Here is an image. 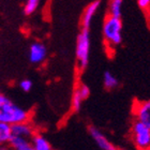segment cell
Here are the masks:
<instances>
[{
  "instance_id": "8fae6325",
  "label": "cell",
  "mask_w": 150,
  "mask_h": 150,
  "mask_svg": "<svg viewBox=\"0 0 150 150\" xmlns=\"http://www.w3.org/2000/svg\"><path fill=\"white\" fill-rule=\"evenodd\" d=\"M9 144L15 150H33L31 139H26V138L17 137V136H11Z\"/></svg>"
},
{
  "instance_id": "30bf717a",
  "label": "cell",
  "mask_w": 150,
  "mask_h": 150,
  "mask_svg": "<svg viewBox=\"0 0 150 150\" xmlns=\"http://www.w3.org/2000/svg\"><path fill=\"white\" fill-rule=\"evenodd\" d=\"M100 8V1H93L91 2L89 6L85 9L84 14H83V18H81V24H83V27L86 29H88L90 27L91 23H92V19H93L96 13L98 12V10Z\"/></svg>"
},
{
  "instance_id": "3957f363",
  "label": "cell",
  "mask_w": 150,
  "mask_h": 150,
  "mask_svg": "<svg viewBox=\"0 0 150 150\" xmlns=\"http://www.w3.org/2000/svg\"><path fill=\"white\" fill-rule=\"evenodd\" d=\"M89 52H90V37L88 29L83 28V31L78 35L76 42V60L77 67L84 70L89 61Z\"/></svg>"
},
{
  "instance_id": "e0dca14e",
  "label": "cell",
  "mask_w": 150,
  "mask_h": 150,
  "mask_svg": "<svg viewBox=\"0 0 150 150\" xmlns=\"http://www.w3.org/2000/svg\"><path fill=\"white\" fill-rule=\"evenodd\" d=\"M19 88L22 89L24 92H29L32 89V81L30 79H23L19 83Z\"/></svg>"
},
{
  "instance_id": "7a4b0ae2",
  "label": "cell",
  "mask_w": 150,
  "mask_h": 150,
  "mask_svg": "<svg viewBox=\"0 0 150 150\" xmlns=\"http://www.w3.org/2000/svg\"><path fill=\"white\" fill-rule=\"evenodd\" d=\"M104 40L110 47L118 46L122 40V23L120 17L108 15L103 24Z\"/></svg>"
},
{
  "instance_id": "4fadbf2b",
  "label": "cell",
  "mask_w": 150,
  "mask_h": 150,
  "mask_svg": "<svg viewBox=\"0 0 150 150\" xmlns=\"http://www.w3.org/2000/svg\"><path fill=\"white\" fill-rule=\"evenodd\" d=\"M122 13V0H110L108 15L120 17Z\"/></svg>"
},
{
  "instance_id": "ba28073f",
  "label": "cell",
  "mask_w": 150,
  "mask_h": 150,
  "mask_svg": "<svg viewBox=\"0 0 150 150\" xmlns=\"http://www.w3.org/2000/svg\"><path fill=\"white\" fill-rule=\"evenodd\" d=\"M89 94H90V90L86 85L81 84L76 87L72 98V106L75 112L81 110V103L89 97Z\"/></svg>"
},
{
  "instance_id": "9c48e42d",
  "label": "cell",
  "mask_w": 150,
  "mask_h": 150,
  "mask_svg": "<svg viewBox=\"0 0 150 150\" xmlns=\"http://www.w3.org/2000/svg\"><path fill=\"white\" fill-rule=\"evenodd\" d=\"M89 132H90V135H91V137H92V139H93L94 143L97 144V146L100 148V149H102V150H115L116 149V148L114 147V145L107 139L106 136H105L99 129L92 127V128H90Z\"/></svg>"
},
{
  "instance_id": "2e32d148",
  "label": "cell",
  "mask_w": 150,
  "mask_h": 150,
  "mask_svg": "<svg viewBox=\"0 0 150 150\" xmlns=\"http://www.w3.org/2000/svg\"><path fill=\"white\" fill-rule=\"evenodd\" d=\"M103 81H104V86H105L107 89H112V88H115L116 86L118 85V79H117V77L110 72L104 73Z\"/></svg>"
},
{
  "instance_id": "277c9868",
  "label": "cell",
  "mask_w": 150,
  "mask_h": 150,
  "mask_svg": "<svg viewBox=\"0 0 150 150\" xmlns=\"http://www.w3.org/2000/svg\"><path fill=\"white\" fill-rule=\"evenodd\" d=\"M133 144L138 149H150V127L144 122L135 120L131 129Z\"/></svg>"
},
{
  "instance_id": "5bb4252c",
  "label": "cell",
  "mask_w": 150,
  "mask_h": 150,
  "mask_svg": "<svg viewBox=\"0 0 150 150\" xmlns=\"http://www.w3.org/2000/svg\"><path fill=\"white\" fill-rule=\"evenodd\" d=\"M11 137V125L0 122V146L9 144Z\"/></svg>"
},
{
  "instance_id": "ac0fdd59",
  "label": "cell",
  "mask_w": 150,
  "mask_h": 150,
  "mask_svg": "<svg viewBox=\"0 0 150 150\" xmlns=\"http://www.w3.org/2000/svg\"><path fill=\"white\" fill-rule=\"evenodd\" d=\"M137 3L143 11H148L150 9V0H137Z\"/></svg>"
},
{
  "instance_id": "8992f818",
  "label": "cell",
  "mask_w": 150,
  "mask_h": 150,
  "mask_svg": "<svg viewBox=\"0 0 150 150\" xmlns=\"http://www.w3.org/2000/svg\"><path fill=\"white\" fill-rule=\"evenodd\" d=\"M28 55L30 62L35 63V64H40L46 58L47 50L44 44L40 43V42H35V43H32L29 47Z\"/></svg>"
},
{
  "instance_id": "7c38bea8",
  "label": "cell",
  "mask_w": 150,
  "mask_h": 150,
  "mask_svg": "<svg viewBox=\"0 0 150 150\" xmlns=\"http://www.w3.org/2000/svg\"><path fill=\"white\" fill-rule=\"evenodd\" d=\"M32 143V149L33 150H50V142L41 134H35L31 139Z\"/></svg>"
},
{
  "instance_id": "9a60e30c",
  "label": "cell",
  "mask_w": 150,
  "mask_h": 150,
  "mask_svg": "<svg viewBox=\"0 0 150 150\" xmlns=\"http://www.w3.org/2000/svg\"><path fill=\"white\" fill-rule=\"evenodd\" d=\"M42 0H26L25 6H24V12L26 15H31L38 10L40 6Z\"/></svg>"
},
{
  "instance_id": "5b68a950",
  "label": "cell",
  "mask_w": 150,
  "mask_h": 150,
  "mask_svg": "<svg viewBox=\"0 0 150 150\" xmlns=\"http://www.w3.org/2000/svg\"><path fill=\"white\" fill-rule=\"evenodd\" d=\"M35 129L29 121L18 122L11 125V136H17V137L26 138V139H32L35 135Z\"/></svg>"
},
{
  "instance_id": "6da1fadb",
  "label": "cell",
  "mask_w": 150,
  "mask_h": 150,
  "mask_svg": "<svg viewBox=\"0 0 150 150\" xmlns=\"http://www.w3.org/2000/svg\"><path fill=\"white\" fill-rule=\"evenodd\" d=\"M30 115L4 94L0 93V122L13 125L18 122L29 121Z\"/></svg>"
},
{
  "instance_id": "52a82bcc",
  "label": "cell",
  "mask_w": 150,
  "mask_h": 150,
  "mask_svg": "<svg viewBox=\"0 0 150 150\" xmlns=\"http://www.w3.org/2000/svg\"><path fill=\"white\" fill-rule=\"evenodd\" d=\"M134 116L136 120L144 122L145 125L150 127V100L135 104Z\"/></svg>"
}]
</instances>
